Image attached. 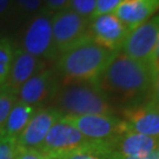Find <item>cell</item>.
<instances>
[{
  "mask_svg": "<svg viewBox=\"0 0 159 159\" xmlns=\"http://www.w3.org/2000/svg\"><path fill=\"white\" fill-rule=\"evenodd\" d=\"M123 159H159V152L156 150V151H152L148 154H143V156H139V157H132V158H123Z\"/></svg>",
  "mask_w": 159,
  "mask_h": 159,
  "instance_id": "obj_28",
  "label": "cell"
},
{
  "mask_svg": "<svg viewBox=\"0 0 159 159\" xmlns=\"http://www.w3.org/2000/svg\"><path fill=\"white\" fill-rule=\"evenodd\" d=\"M17 140L0 134V159H16Z\"/></svg>",
  "mask_w": 159,
  "mask_h": 159,
  "instance_id": "obj_20",
  "label": "cell"
},
{
  "mask_svg": "<svg viewBox=\"0 0 159 159\" xmlns=\"http://www.w3.org/2000/svg\"><path fill=\"white\" fill-rule=\"evenodd\" d=\"M14 50L8 39H0V86L5 84L8 77Z\"/></svg>",
  "mask_w": 159,
  "mask_h": 159,
  "instance_id": "obj_16",
  "label": "cell"
},
{
  "mask_svg": "<svg viewBox=\"0 0 159 159\" xmlns=\"http://www.w3.org/2000/svg\"><path fill=\"white\" fill-rule=\"evenodd\" d=\"M17 102V96L5 91V90H0V133L4 129V125L6 123V119L8 117V114L11 112L12 107L14 106V104Z\"/></svg>",
  "mask_w": 159,
  "mask_h": 159,
  "instance_id": "obj_18",
  "label": "cell"
},
{
  "mask_svg": "<svg viewBox=\"0 0 159 159\" xmlns=\"http://www.w3.org/2000/svg\"><path fill=\"white\" fill-rule=\"evenodd\" d=\"M154 73L150 65L137 61L121 51L113 53L96 81L107 99L119 102H136L151 92Z\"/></svg>",
  "mask_w": 159,
  "mask_h": 159,
  "instance_id": "obj_1",
  "label": "cell"
},
{
  "mask_svg": "<svg viewBox=\"0 0 159 159\" xmlns=\"http://www.w3.org/2000/svg\"><path fill=\"white\" fill-rule=\"evenodd\" d=\"M96 7V0H70L67 8L86 19H91Z\"/></svg>",
  "mask_w": 159,
  "mask_h": 159,
  "instance_id": "obj_19",
  "label": "cell"
},
{
  "mask_svg": "<svg viewBox=\"0 0 159 159\" xmlns=\"http://www.w3.org/2000/svg\"><path fill=\"white\" fill-rule=\"evenodd\" d=\"M34 112H35V107L17 100L6 119L4 129L0 134L17 139L18 136L25 129V126L27 125L30 119L32 118Z\"/></svg>",
  "mask_w": 159,
  "mask_h": 159,
  "instance_id": "obj_15",
  "label": "cell"
},
{
  "mask_svg": "<svg viewBox=\"0 0 159 159\" xmlns=\"http://www.w3.org/2000/svg\"><path fill=\"white\" fill-rule=\"evenodd\" d=\"M127 130L159 140V107L152 102L136 104L121 111Z\"/></svg>",
  "mask_w": 159,
  "mask_h": 159,
  "instance_id": "obj_12",
  "label": "cell"
},
{
  "mask_svg": "<svg viewBox=\"0 0 159 159\" xmlns=\"http://www.w3.org/2000/svg\"><path fill=\"white\" fill-rule=\"evenodd\" d=\"M16 159H50L39 150L35 148H26L17 146Z\"/></svg>",
  "mask_w": 159,
  "mask_h": 159,
  "instance_id": "obj_22",
  "label": "cell"
},
{
  "mask_svg": "<svg viewBox=\"0 0 159 159\" xmlns=\"http://www.w3.org/2000/svg\"><path fill=\"white\" fill-rule=\"evenodd\" d=\"M21 50L39 59H54L59 54L52 34V14L43 8L30 18L23 35Z\"/></svg>",
  "mask_w": 159,
  "mask_h": 159,
  "instance_id": "obj_7",
  "label": "cell"
},
{
  "mask_svg": "<svg viewBox=\"0 0 159 159\" xmlns=\"http://www.w3.org/2000/svg\"><path fill=\"white\" fill-rule=\"evenodd\" d=\"M70 0H44V8L51 14L67 8Z\"/></svg>",
  "mask_w": 159,
  "mask_h": 159,
  "instance_id": "obj_24",
  "label": "cell"
},
{
  "mask_svg": "<svg viewBox=\"0 0 159 159\" xmlns=\"http://www.w3.org/2000/svg\"><path fill=\"white\" fill-rule=\"evenodd\" d=\"M89 142L107 144L127 132L125 121L113 114L64 116Z\"/></svg>",
  "mask_w": 159,
  "mask_h": 159,
  "instance_id": "obj_4",
  "label": "cell"
},
{
  "mask_svg": "<svg viewBox=\"0 0 159 159\" xmlns=\"http://www.w3.org/2000/svg\"><path fill=\"white\" fill-rule=\"evenodd\" d=\"M63 159H104L97 152L92 151L91 148H83L79 151H75L72 153L67 154L66 157H64Z\"/></svg>",
  "mask_w": 159,
  "mask_h": 159,
  "instance_id": "obj_23",
  "label": "cell"
},
{
  "mask_svg": "<svg viewBox=\"0 0 159 159\" xmlns=\"http://www.w3.org/2000/svg\"><path fill=\"white\" fill-rule=\"evenodd\" d=\"M43 70H45V60L34 57L21 48H17L14 50L8 77L1 89L17 96L20 87Z\"/></svg>",
  "mask_w": 159,
  "mask_h": 159,
  "instance_id": "obj_11",
  "label": "cell"
},
{
  "mask_svg": "<svg viewBox=\"0 0 159 159\" xmlns=\"http://www.w3.org/2000/svg\"><path fill=\"white\" fill-rule=\"evenodd\" d=\"M159 33V16L130 30L119 51L137 61L150 65Z\"/></svg>",
  "mask_w": 159,
  "mask_h": 159,
  "instance_id": "obj_8",
  "label": "cell"
},
{
  "mask_svg": "<svg viewBox=\"0 0 159 159\" xmlns=\"http://www.w3.org/2000/svg\"><path fill=\"white\" fill-rule=\"evenodd\" d=\"M12 8V0H0V17L5 16Z\"/></svg>",
  "mask_w": 159,
  "mask_h": 159,
  "instance_id": "obj_27",
  "label": "cell"
},
{
  "mask_svg": "<svg viewBox=\"0 0 159 159\" xmlns=\"http://www.w3.org/2000/svg\"><path fill=\"white\" fill-rule=\"evenodd\" d=\"M159 7L148 0H123L113 14L129 30L145 23Z\"/></svg>",
  "mask_w": 159,
  "mask_h": 159,
  "instance_id": "obj_14",
  "label": "cell"
},
{
  "mask_svg": "<svg viewBox=\"0 0 159 159\" xmlns=\"http://www.w3.org/2000/svg\"><path fill=\"white\" fill-rule=\"evenodd\" d=\"M150 66H151L154 75H156V73L159 71V33H158V39H157V44H156V48H154L153 51V56H152V59H151Z\"/></svg>",
  "mask_w": 159,
  "mask_h": 159,
  "instance_id": "obj_26",
  "label": "cell"
},
{
  "mask_svg": "<svg viewBox=\"0 0 159 159\" xmlns=\"http://www.w3.org/2000/svg\"><path fill=\"white\" fill-rule=\"evenodd\" d=\"M92 143L89 142L70 121L61 116L48 133L46 134L39 151L46 154L50 159H63L67 154L83 148H90Z\"/></svg>",
  "mask_w": 159,
  "mask_h": 159,
  "instance_id": "obj_6",
  "label": "cell"
},
{
  "mask_svg": "<svg viewBox=\"0 0 159 159\" xmlns=\"http://www.w3.org/2000/svg\"><path fill=\"white\" fill-rule=\"evenodd\" d=\"M52 34L56 50L61 54L80 43L92 39L90 20L65 8L52 14Z\"/></svg>",
  "mask_w": 159,
  "mask_h": 159,
  "instance_id": "obj_5",
  "label": "cell"
},
{
  "mask_svg": "<svg viewBox=\"0 0 159 159\" xmlns=\"http://www.w3.org/2000/svg\"><path fill=\"white\" fill-rule=\"evenodd\" d=\"M12 8L19 16L32 18L44 8V0H12Z\"/></svg>",
  "mask_w": 159,
  "mask_h": 159,
  "instance_id": "obj_17",
  "label": "cell"
},
{
  "mask_svg": "<svg viewBox=\"0 0 159 159\" xmlns=\"http://www.w3.org/2000/svg\"><path fill=\"white\" fill-rule=\"evenodd\" d=\"M59 89L57 73L52 70H43L34 74L24 84L18 92L19 102L37 106L48 99H53Z\"/></svg>",
  "mask_w": 159,
  "mask_h": 159,
  "instance_id": "obj_10",
  "label": "cell"
},
{
  "mask_svg": "<svg viewBox=\"0 0 159 159\" xmlns=\"http://www.w3.org/2000/svg\"><path fill=\"white\" fill-rule=\"evenodd\" d=\"M61 116L63 114L57 108H40L35 111L23 132L16 139L17 145L21 148L39 150L52 125L60 119Z\"/></svg>",
  "mask_w": 159,
  "mask_h": 159,
  "instance_id": "obj_13",
  "label": "cell"
},
{
  "mask_svg": "<svg viewBox=\"0 0 159 159\" xmlns=\"http://www.w3.org/2000/svg\"><path fill=\"white\" fill-rule=\"evenodd\" d=\"M113 53L92 39L86 40L60 54L58 59V74L61 77L63 84H96Z\"/></svg>",
  "mask_w": 159,
  "mask_h": 159,
  "instance_id": "obj_2",
  "label": "cell"
},
{
  "mask_svg": "<svg viewBox=\"0 0 159 159\" xmlns=\"http://www.w3.org/2000/svg\"><path fill=\"white\" fill-rule=\"evenodd\" d=\"M148 1H151L152 4H154V5H157L159 7V0H148Z\"/></svg>",
  "mask_w": 159,
  "mask_h": 159,
  "instance_id": "obj_29",
  "label": "cell"
},
{
  "mask_svg": "<svg viewBox=\"0 0 159 159\" xmlns=\"http://www.w3.org/2000/svg\"><path fill=\"white\" fill-rule=\"evenodd\" d=\"M151 94H152V99L150 102H152L153 105L159 107V71L154 75L153 84H152V89H151Z\"/></svg>",
  "mask_w": 159,
  "mask_h": 159,
  "instance_id": "obj_25",
  "label": "cell"
},
{
  "mask_svg": "<svg viewBox=\"0 0 159 159\" xmlns=\"http://www.w3.org/2000/svg\"><path fill=\"white\" fill-rule=\"evenodd\" d=\"M157 151L159 152V140H158V146H157Z\"/></svg>",
  "mask_w": 159,
  "mask_h": 159,
  "instance_id": "obj_30",
  "label": "cell"
},
{
  "mask_svg": "<svg viewBox=\"0 0 159 159\" xmlns=\"http://www.w3.org/2000/svg\"><path fill=\"white\" fill-rule=\"evenodd\" d=\"M121 1L123 0H96V7H94L91 19L98 17V16H102V14L113 13Z\"/></svg>",
  "mask_w": 159,
  "mask_h": 159,
  "instance_id": "obj_21",
  "label": "cell"
},
{
  "mask_svg": "<svg viewBox=\"0 0 159 159\" xmlns=\"http://www.w3.org/2000/svg\"><path fill=\"white\" fill-rule=\"evenodd\" d=\"M57 110L63 116L113 114L114 107L94 83H67L54 96Z\"/></svg>",
  "mask_w": 159,
  "mask_h": 159,
  "instance_id": "obj_3",
  "label": "cell"
},
{
  "mask_svg": "<svg viewBox=\"0 0 159 159\" xmlns=\"http://www.w3.org/2000/svg\"><path fill=\"white\" fill-rule=\"evenodd\" d=\"M130 30L113 13L102 14L90 20V34L92 40L112 52L121 48Z\"/></svg>",
  "mask_w": 159,
  "mask_h": 159,
  "instance_id": "obj_9",
  "label": "cell"
}]
</instances>
